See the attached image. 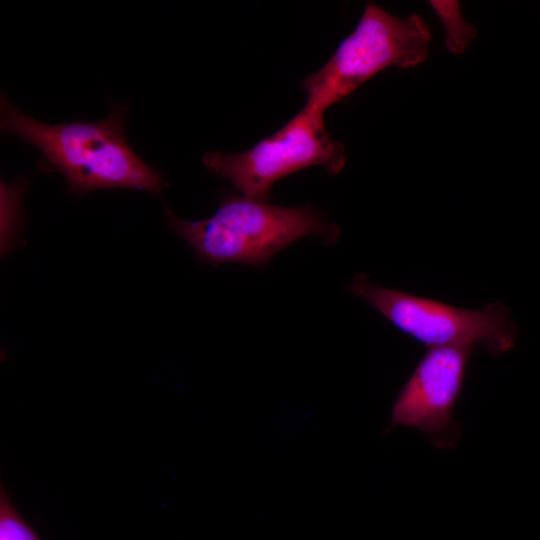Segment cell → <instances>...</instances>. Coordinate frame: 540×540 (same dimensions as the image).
I'll return each instance as SVG.
<instances>
[{
    "mask_svg": "<svg viewBox=\"0 0 540 540\" xmlns=\"http://www.w3.org/2000/svg\"><path fill=\"white\" fill-rule=\"evenodd\" d=\"M323 114L304 107L273 135L252 148L226 154L206 153V169L227 179L243 196L266 202L273 183L298 170L322 166L339 173L346 162L345 147L332 140L324 127Z\"/></svg>",
    "mask_w": 540,
    "mask_h": 540,
    "instance_id": "obj_5",
    "label": "cell"
},
{
    "mask_svg": "<svg viewBox=\"0 0 540 540\" xmlns=\"http://www.w3.org/2000/svg\"><path fill=\"white\" fill-rule=\"evenodd\" d=\"M430 39V28L420 16L397 18L369 2L329 61L302 81L305 106L324 113L381 70L418 65L426 59Z\"/></svg>",
    "mask_w": 540,
    "mask_h": 540,
    "instance_id": "obj_3",
    "label": "cell"
},
{
    "mask_svg": "<svg viewBox=\"0 0 540 540\" xmlns=\"http://www.w3.org/2000/svg\"><path fill=\"white\" fill-rule=\"evenodd\" d=\"M350 292L429 348L480 344L490 354L499 355L510 351L516 342V324L500 302L479 310L459 308L379 286L367 274L354 277Z\"/></svg>",
    "mask_w": 540,
    "mask_h": 540,
    "instance_id": "obj_4",
    "label": "cell"
},
{
    "mask_svg": "<svg viewBox=\"0 0 540 540\" xmlns=\"http://www.w3.org/2000/svg\"><path fill=\"white\" fill-rule=\"evenodd\" d=\"M475 345L429 348L393 406L389 428L416 427L440 447L454 439L452 413Z\"/></svg>",
    "mask_w": 540,
    "mask_h": 540,
    "instance_id": "obj_6",
    "label": "cell"
},
{
    "mask_svg": "<svg viewBox=\"0 0 540 540\" xmlns=\"http://www.w3.org/2000/svg\"><path fill=\"white\" fill-rule=\"evenodd\" d=\"M437 15L446 29V45L453 53L464 51L468 42L474 38L476 29L461 17L457 1H431Z\"/></svg>",
    "mask_w": 540,
    "mask_h": 540,
    "instance_id": "obj_7",
    "label": "cell"
},
{
    "mask_svg": "<svg viewBox=\"0 0 540 540\" xmlns=\"http://www.w3.org/2000/svg\"><path fill=\"white\" fill-rule=\"evenodd\" d=\"M22 190V183L14 186L1 183V251L3 254L12 247L16 239Z\"/></svg>",
    "mask_w": 540,
    "mask_h": 540,
    "instance_id": "obj_8",
    "label": "cell"
},
{
    "mask_svg": "<svg viewBox=\"0 0 540 540\" xmlns=\"http://www.w3.org/2000/svg\"><path fill=\"white\" fill-rule=\"evenodd\" d=\"M0 540H41L13 506L5 488H0Z\"/></svg>",
    "mask_w": 540,
    "mask_h": 540,
    "instance_id": "obj_9",
    "label": "cell"
},
{
    "mask_svg": "<svg viewBox=\"0 0 540 540\" xmlns=\"http://www.w3.org/2000/svg\"><path fill=\"white\" fill-rule=\"evenodd\" d=\"M129 101L111 105L96 122L43 123L17 109L1 94V130L37 148L45 168L59 171L76 194L128 188L160 195L168 187L163 174L130 146L125 133Z\"/></svg>",
    "mask_w": 540,
    "mask_h": 540,
    "instance_id": "obj_1",
    "label": "cell"
},
{
    "mask_svg": "<svg viewBox=\"0 0 540 540\" xmlns=\"http://www.w3.org/2000/svg\"><path fill=\"white\" fill-rule=\"evenodd\" d=\"M167 224L193 249L200 261L242 263L263 268L283 248L307 236L327 244L340 230L313 206L281 207L245 196H226L204 220L185 221L166 208Z\"/></svg>",
    "mask_w": 540,
    "mask_h": 540,
    "instance_id": "obj_2",
    "label": "cell"
}]
</instances>
